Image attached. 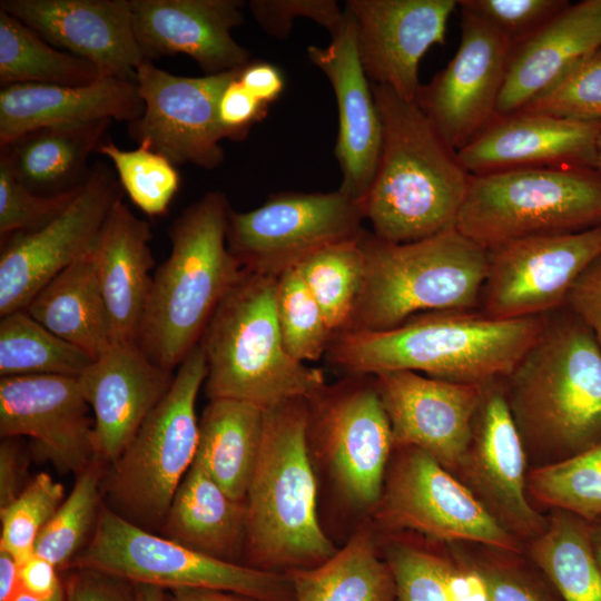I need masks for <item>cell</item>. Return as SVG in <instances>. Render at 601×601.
<instances>
[{
	"instance_id": "cell-49",
	"label": "cell",
	"mask_w": 601,
	"mask_h": 601,
	"mask_svg": "<svg viewBox=\"0 0 601 601\" xmlns=\"http://www.w3.org/2000/svg\"><path fill=\"white\" fill-rule=\"evenodd\" d=\"M249 10L257 23L269 35L285 38L295 18H309L333 33L344 12L334 0H252Z\"/></svg>"
},
{
	"instance_id": "cell-31",
	"label": "cell",
	"mask_w": 601,
	"mask_h": 601,
	"mask_svg": "<svg viewBox=\"0 0 601 601\" xmlns=\"http://www.w3.org/2000/svg\"><path fill=\"white\" fill-rule=\"evenodd\" d=\"M112 120L42 127L0 147L17 178L31 191L56 196L79 187L87 161Z\"/></svg>"
},
{
	"instance_id": "cell-56",
	"label": "cell",
	"mask_w": 601,
	"mask_h": 601,
	"mask_svg": "<svg viewBox=\"0 0 601 601\" xmlns=\"http://www.w3.org/2000/svg\"><path fill=\"white\" fill-rule=\"evenodd\" d=\"M164 601H259L257 599L240 593L205 589V588H180L167 590Z\"/></svg>"
},
{
	"instance_id": "cell-47",
	"label": "cell",
	"mask_w": 601,
	"mask_h": 601,
	"mask_svg": "<svg viewBox=\"0 0 601 601\" xmlns=\"http://www.w3.org/2000/svg\"><path fill=\"white\" fill-rule=\"evenodd\" d=\"M79 187L56 196L38 195L17 178L7 155L0 150L1 238L46 226L67 208Z\"/></svg>"
},
{
	"instance_id": "cell-38",
	"label": "cell",
	"mask_w": 601,
	"mask_h": 601,
	"mask_svg": "<svg viewBox=\"0 0 601 601\" xmlns=\"http://www.w3.org/2000/svg\"><path fill=\"white\" fill-rule=\"evenodd\" d=\"M363 233L317 249L294 266L334 335L347 327L364 283Z\"/></svg>"
},
{
	"instance_id": "cell-46",
	"label": "cell",
	"mask_w": 601,
	"mask_h": 601,
	"mask_svg": "<svg viewBox=\"0 0 601 601\" xmlns=\"http://www.w3.org/2000/svg\"><path fill=\"white\" fill-rule=\"evenodd\" d=\"M477 577L485 601H562L542 575L514 560L496 554L456 552Z\"/></svg>"
},
{
	"instance_id": "cell-4",
	"label": "cell",
	"mask_w": 601,
	"mask_h": 601,
	"mask_svg": "<svg viewBox=\"0 0 601 601\" xmlns=\"http://www.w3.org/2000/svg\"><path fill=\"white\" fill-rule=\"evenodd\" d=\"M231 207L224 193L208 191L169 227L170 253L152 276L136 343L173 373L196 347L214 312L243 267L227 246Z\"/></svg>"
},
{
	"instance_id": "cell-61",
	"label": "cell",
	"mask_w": 601,
	"mask_h": 601,
	"mask_svg": "<svg viewBox=\"0 0 601 601\" xmlns=\"http://www.w3.org/2000/svg\"><path fill=\"white\" fill-rule=\"evenodd\" d=\"M594 168L601 173V132L597 140V154H595Z\"/></svg>"
},
{
	"instance_id": "cell-2",
	"label": "cell",
	"mask_w": 601,
	"mask_h": 601,
	"mask_svg": "<svg viewBox=\"0 0 601 601\" xmlns=\"http://www.w3.org/2000/svg\"><path fill=\"white\" fill-rule=\"evenodd\" d=\"M503 384L526 453L543 464L601 441V351L564 306L544 315L538 338Z\"/></svg>"
},
{
	"instance_id": "cell-14",
	"label": "cell",
	"mask_w": 601,
	"mask_h": 601,
	"mask_svg": "<svg viewBox=\"0 0 601 601\" xmlns=\"http://www.w3.org/2000/svg\"><path fill=\"white\" fill-rule=\"evenodd\" d=\"M122 187L97 161L67 208L46 226L4 238L0 254V316L26 309L53 277L96 244Z\"/></svg>"
},
{
	"instance_id": "cell-43",
	"label": "cell",
	"mask_w": 601,
	"mask_h": 601,
	"mask_svg": "<svg viewBox=\"0 0 601 601\" xmlns=\"http://www.w3.org/2000/svg\"><path fill=\"white\" fill-rule=\"evenodd\" d=\"M97 151L110 159L122 189L141 211L150 217L166 214L180 185L173 162L146 147L125 150L111 140Z\"/></svg>"
},
{
	"instance_id": "cell-39",
	"label": "cell",
	"mask_w": 601,
	"mask_h": 601,
	"mask_svg": "<svg viewBox=\"0 0 601 601\" xmlns=\"http://www.w3.org/2000/svg\"><path fill=\"white\" fill-rule=\"evenodd\" d=\"M385 561L394 580V601H485L476 574L455 555L446 559L394 544Z\"/></svg>"
},
{
	"instance_id": "cell-58",
	"label": "cell",
	"mask_w": 601,
	"mask_h": 601,
	"mask_svg": "<svg viewBox=\"0 0 601 601\" xmlns=\"http://www.w3.org/2000/svg\"><path fill=\"white\" fill-rule=\"evenodd\" d=\"M166 591L149 584H136L137 601H164Z\"/></svg>"
},
{
	"instance_id": "cell-15",
	"label": "cell",
	"mask_w": 601,
	"mask_h": 601,
	"mask_svg": "<svg viewBox=\"0 0 601 601\" xmlns=\"http://www.w3.org/2000/svg\"><path fill=\"white\" fill-rule=\"evenodd\" d=\"M487 250L481 314L495 319L543 316L564 306L573 283L601 255V225L519 238Z\"/></svg>"
},
{
	"instance_id": "cell-33",
	"label": "cell",
	"mask_w": 601,
	"mask_h": 601,
	"mask_svg": "<svg viewBox=\"0 0 601 601\" xmlns=\"http://www.w3.org/2000/svg\"><path fill=\"white\" fill-rule=\"evenodd\" d=\"M264 408L242 400H209L198 425L197 463L230 497L245 501L263 436Z\"/></svg>"
},
{
	"instance_id": "cell-13",
	"label": "cell",
	"mask_w": 601,
	"mask_h": 601,
	"mask_svg": "<svg viewBox=\"0 0 601 601\" xmlns=\"http://www.w3.org/2000/svg\"><path fill=\"white\" fill-rule=\"evenodd\" d=\"M308 403V437L318 445L342 495L375 510L394 449L373 376H347Z\"/></svg>"
},
{
	"instance_id": "cell-53",
	"label": "cell",
	"mask_w": 601,
	"mask_h": 601,
	"mask_svg": "<svg viewBox=\"0 0 601 601\" xmlns=\"http://www.w3.org/2000/svg\"><path fill=\"white\" fill-rule=\"evenodd\" d=\"M18 437H3L0 444V509L13 502L30 480L27 459Z\"/></svg>"
},
{
	"instance_id": "cell-57",
	"label": "cell",
	"mask_w": 601,
	"mask_h": 601,
	"mask_svg": "<svg viewBox=\"0 0 601 601\" xmlns=\"http://www.w3.org/2000/svg\"><path fill=\"white\" fill-rule=\"evenodd\" d=\"M21 591L19 562L11 553L0 550V601H11Z\"/></svg>"
},
{
	"instance_id": "cell-20",
	"label": "cell",
	"mask_w": 601,
	"mask_h": 601,
	"mask_svg": "<svg viewBox=\"0 0 601 601\" xmlns=\"http://www.w3.org/2000/svg\"><path fill=\"white\" fill-rule=\"evenodd\" d=\"M373 381L391 424L394 447L418 449L455 474L485 385L410 371L381 373Z\"/></svg>"
},
{
	"instance_id": "cell-55",
	"label": "cell",
	"mask_w": 601,
	"mask_h": 601,
	"mask_svg": "<svg viewBox=\"0 0 601 601\" xmlns=\"http://www.w3.org/2000/svg\"><path fill=\"white\" fill-rule=\"evenodd\" d=\"M22 591L47 599L61 590L60 571L48 560L32 554L19 564Z\"/></svg>"
},
{
	"instance_id": "cell-44",
	"label": "cell",
	"mask_w": 601,
	"mask_h": 601,
	"mask_svg": "<svg viewBox=\"0 0 601 601\" xmlns=\"http://www.w3.org/2000/svg\"><path fill=\"white\" fill-rule=\"evenodd\" d=\"M65 487L48 473L30 479L20 495L0 509V550L22 563L33 554L36 541L63 502Z\"/></svg>"
},
{
	"instance_id": "cell-8",
	"label": "cell",
	"mask_w": 601,
	"mask_h": 601,
	"mask_svg": "<svg viewBox=\"0 0 601 601\" xmlns=\"http://www.w3.org/2000/svg\"><path fill=\"white\" fill-rule=\"evenodd\" d=\"M207 376L200 344L177 367L171 386L102 480L106 505L151 531L160 529L197 451L196 400Z\"/></svg>"
},
{
	"instance_id": "cell-32",
	"label": "cell",
	"mask_w": 601,
	"mask_h": 601,
	"mask_svg": "<svg viewBox=\"0 0 601 601\" xmlns=\"http://www.w3.org/2000/svg\"><path fill=\"white\" fill-rule=\"evenodd\" d=\"M26 311L55 335L93 359L112 344L93 247L42 287Z\"/></svg>"
},
{
	"instance_id": "cell-37",
	"label": "cell",
	"mask_w": 601,
	"mask_h": 601,
	"mask_svg": "<svg viewBox=\"0 0 601 601\" xmlns=\"http://www.w3.org/2000/svg\"><path fill=\"white\" fill-rule=\"evenodd\" d=\"M87 353L55 335L26 309L1 316L0 375L79 377L92 363Z\"/></svg>"
},
{
	"instance_id": "cell-34",
	"label": "cell",
	"mask_w": 601,
	"mask_h": 601,
	"mask_svg": "<svg viewBox=\"0 0 601 601\" xmlns=\"http://www.w3.org/2000/svg\"><path fill=\"white\" fill-rule=\"evenodd\" d=\"M294 601H394L395 585L367 529L324 563L286 571Z\"/></svg>"
},
{
	"instance_id": "cell-5",
	"label": "cell",
	"mask_w": 601,
	"mask_h": 601,
	"mask_svg": "<svg viewBox=\"0 0 601 601\" xmlns=\"http://www.w3.org/2000/svg\"><path fill=\"white\" fill-rule=\"evenodd\" d=\"M245 506V541L257 569L313 568L337 552L317 519L306 400L264 410L262 443Z\"/></svg>"
},
{
	"instance_id": "cell-21",
	"label": "cell",
	"mask_w": 601,
	"mask_h": 601,
	"mask_svg": "<svg viewBox=\"0 0 601 601\" xmlns=\"http://www.w3.org/2000/svg\"><path fill=\"white\" fill-rule=\"evenodd\" d=\"M457 7L455 0L346 1L368 80L415 102L422 86L420 61L432 46L444 42L447 21Z\"/></svg>"
},
{
	"instance_id": "cell-1",
	"label": "cell",
	"mask_w": 601,
	"mask_h": 601,
	"mask_svg": "<svg viewBox=\"0 0 601 601\" xmlns=\"http://www.w3.org/2000/svg\"><path fill=\"white\" fill-rule=\"evenodd\" d=\"M543 323L544 315L495 319L474 312H430L391 329L337 333L325 357L346 376L410 371L486 385L512 372Z\"/></svg>"
},
{
	"instance_id": "cell-54",
	"label": "cell",
	"mask_w": 601,
	"mask_h": 601,
	"mask_svg": "<svg viewBox=\"0 0 601 601\" xmlns=\"http://www.w3.org/2000/svg\"><path fill=\"white\" fill-rule=\"evenodd\" d=\"M238 81L266 106L278 99L285 85L284 77L276 66L252 60L240 69Z\"/></svg>"
},
{
	"instance_id": "cell-60",
	"label": "cell",
	"mask_w": 601,
	"mask_h": 601,
	"mask_svg": "<svg viewBox=\"0 0 601 601\" xmlns=\"http://www.w3.org/2000/svg\"><path fill=\"white\" fill-rule=\"evenodd\" d=\"M11 601H63L62 597V588L61 590L56 593L55 595L47 598V599H40L37 597H33L24 591H21L16 598H13Z\"/></svg>"
},
{
	"instance_id": "cell-28",
	"label": "cell",
	"mask_w": 601,
	"mask_h": 601,
	"mask_svg": "<svg viewBox=\"0 0 601 601\" xmlns=\"http://www.w3.org/2000/svg\"><path fill=\"white\" fill-rule=\"evenodd\" d=\"M601 48V0L569 3L513 45L497 116L521 110L578 61Z\"/></svg>"
},
{
	"instance_id": "cell-48",
	"label": "cell",
	"mask_w": 601,
	"mask_h": 601,
	"mask_svg": "<svg viewBox=\"0 0 601 601\" xmlns=\"http://www.w3.org/2000/svg\"><path fill=\"white\" fill-rule=\"evenodd\" d=\"M467 11L509 38L513 45L524 40L569 2L565 0H462Z\"/></svg>"
},
{
	"instance_id": "cell-16",
	"label": "cell",
	"mask_w": 601,
	"mask_h": 601,
	"mask_svg": "<svg viewBox=\"0 0 601 601\" xmlns=\"http://www.w3.org/2000/svg\"><path fill=\"white\" fill-rule=\"evenodd\" d=\"M239 71L187 77L145 60L136 70L144 111L128 124L129 138L175 166L219 167L225 159L220 141L226 138L218 121V101Z\"/></svg>"
},
{
	"instance_id": "cell-51",
	"label": "cell",
	"mask_w": 601,
	"mask_h": 601,
	"mask_svg": "<svg viewBox=\"0 0 601 601\" xmlns=\"http://www.w3.org/2000/svg\"><path fill=\"white\" fill-rule=\"evenodd\" d=\"M217 114L225 138L239 140L247 137L255 122L265 118L267 106L249 93L237 76L220 95Z\"/></svg>"
},
{
	"instance_id": "cell-9",
	"label": "cell",
	"mask_w": 601,
	"mask_h": 601,
	"mask_svg": "<svg viewBox=\"0 0 601 601\" xmlns=\"http://www.w3.org/2000/svg\"><path fill=\"white\" fill-rule=\"evenodd\" d=\"M601 225V173L522 168L471 175L456 229L491 249L503 243Z\"/></svg>"
},
{
	"instance_id": "cell-26",
	"label": "cell",
	"mask_w": 601,
	"mask_h": 601,
	"mask_svg": "<svg viewBox=\"0 0 601 601\" xmlns=\"http://www.w3.org/2000/svg\"><path fill=\"white\" fill-rule=\"evenodd\" d=\"M600 132L601 122L514 112L499 116L457 156L470 175L522 168H594Z\"/></svg>"
},
{
	"instance_id": "cell-36",
	"label": "cell",
	"mask_w": 601,
	"mask_h": 601,
	"mask_svg": "<svg viewBox=\"0 0 601 601\" xmlns=\"http://www.w3.org/2000/svg\"><path fill=\"white\" fill-rule=\"evenodd\" d=\"M105 77L90 61L56 49L17 18L0 10V85L85 86Z\"/></svg>"
},
{
	"instance_id": "cell-45",
	"label": "cell",
	"mask_w": 601,
	"mask_h": 601,
	"mask_svg": "<svg viewBox=\"0 0 601 601\" xmlns=\"http://www.w3.org/2000/svg\"><path fill=\"white\" fill-rule=\"evenodd\" d=\"M518 112L601 122V53L578 61Z\"/></svg>"
},
{
	"instance_id": "cell-24",
	"label": "cell",
	"mask_w": 601,
	"mask_h": 601,
	"mask_svg": "<svg viewBox=\"0 0 601 601\" xmlns=\"http://www.w3.org/2000/svg\"><path fill=\"white\" fill-rule=\"evenodd\" d=\"M238 0H130L137 42L147 60L186 55L205 75L238 70L250 61L231 30L244 22Z\"/></svg>"
},
{
	"instance_id": "cell-40",
	"label": "cell",
	"mask_w": 601,
	"mask_h": 601,
	"mask_svg": "<svg viewBox=\"0 0 601 601\" xmlns=\"http://www.w3.org/2000/svg\"><path fill=\"white\" fill-rule=\"evenodd\" d=\"M107 465L100 460L76 476L70 493L40 532L33 554L61 572L92 535L104 504L102 480Z\"/></svg>"
},
{
	"instance_id": "cell-25",
	"label": "cell",
	"mask_w": 601,
	"mask_h": 601,
	"mask_svg": "<svg viewBox=\"0 0 601 601\" xmlns=\"http://www.w3.org/2000/svg\"><path fill=\"white\" fill-rule=\"evenodd\" d=\"M78 378L93 413L98 459L109 465L167 394L174 374L154 364L136 342H128L112 343Z\"/></svg>"
},
{
	"instance_id": "cell-10",
	"label": "cell",
	"mask_w": 601,
	"mask_h": 601,
	"mask_svg": "<svg viewBox=\"0 0 601 601\" xmlns=\"http://www.w3.org/2000/svg\"><path fill=\"white\" fill-rule=\"evenodd\" d=\"M73 566L100 570L165 591L216 589L259 601H286L293 595L286 574L195 551L128 521L105 503L91 538L67 569Z\"/></svg>"
},
{
	"instance_id": "cell-30",
	"label": "cell",
	"mask_w": 601,
	"mask_h": 601,
	"mask_svg": "<svg viewBox=\"0 0 601 601\" xmlns=\"http://www.w3.org/2000/svg\"><path fill=\"white\" fill-rule=\"evenodd\" d=\"M245 528V501L230 497L193 462L159 530L161 535L195 551L235 562Z\"/></svg>"
},
{
	"instance_id": "cell-50",
	"label": "cell",
	"mask_w": 601,
	"mask_h": 601,
	"mask_svg": "<svg viewBox=\"0 0 601 601\" xmlns=\"http://www.w3.org/2000/svg\"><path fill=\"white\" fill-rule=\"evenodd\" d=\"M60 577L63 601H137L136 584L115 574L73 566Z\"/></svg>"
},
{
	"instance_id": "cell-62",
	"label": "cell",
	"mask_w": 601,
	"mask_h": 601,
	"mask_svg": "<svg viewBox=\"0 0 601 601\" xmlns=\"http://www.w3.org/2000/svg\"><path fill=\"white\" fill-rule=\"evenodd\" d=\"M597 52L601 53V48Z\"/></svg>"
},
{
	"instance_id": "cell-52",
	"label": "cell",
	"mask_w": 601,
	"mask_h": 601,
	"mask_svg": "<svg viewBox=\"0 0 601 601\" xmlns=\"http://www.w3.org/2000/svg\"><path fill=\"white\" fill-rule=\"evenodd\" d=\"M564 307L590 329L601 351V255L573 283Z\"/></svg>"
},
{
	"instance_id": "cell-6",
	"label": "cell",
	"mask_w": 601,
	"mask_h": 601,
	"mask_svg": "<svg viewBox=\"0 0 601 601\" xmlns=\"http://www.w3.org/2000/svg\"><path fill=\"white\" fill-rule=\"evenodd\" d=\"M277 276L243 274L214 312L200 338L209 400L234 398L268 408L312 401L327 387L318 368L286 349L276 314Z\"/></svg>"
},
{
	"instance_id": "cell-42",
	"label": "cell",
	"mask_w": 601,
	"mask_h": 601,
	"mask_svg": "<svg viewBox=\"0 0 601 601\" xmlns=\"http://www.w3.org/2000/svg\"><path fill=\"white\" fill-rule=\"evenodd\" d=\"M276 314L285 347L296 361L326 354L334 333L296 267L277 276Z\"/></svg>"
},
{
	"instance_id": "cell-23",
	"label": "cell",
	"mask_w": 601,
	"mask_h": 601,
	"mask_svg": "<svg viewBox=\"0 0 601 601\" xmlns=\"http://www.w3.org/2000/svg\"><path fill=\"white\" fill-rule=\"evenodd\" d=\"M331 37L326 47L309 46L307 53L328 78L337 100L335 156L343 176L338 190L363 204L380 158L382 122L359 59L355 22L346 9Z\"/></svg>"
},
{
	"instance_id": "cell-41",
	"label": "cell",
	"mask_w": 601,
	"mask_h": 601,
	"mask_svg": "<svg viewBox=\"0 0 601 601\" xmlns=\"http://www.w3.org/2000/svg\"><path fill=\"white\" fill-rule=\"evenodd\" d=\"M535 501L587 522L601 518V441L568 459L528 472Z\"/></svg>"
},
{
	"instance_id": "cell-35",
	"label": "cell",
	"mask_w": 601,
	"mask_h": 601,
	"mask_svg": "<svg viewBox=\"0 0 601 601\" xmlns=\"http://www.w3.org/2000/svg\"><path fill=\"white\" fill-rule=\"evenodd\" d=\"M529 555L562 601H601V569L589 522L555 510L544 531L530 541Z\"/></svg>"
},
{
	"instance_id": "cell-7",
	"label": "cell",
	"mask_w": 601,
	"mask_h": 601,
	"mask_svg": "<svg viewBox=\"0 0 601 601\" xmlns=\"http://www.w3.org/2000/svg\"><path fill=\"white\" fill-rule=\"evenodd\" d=\"M361 244L364 283L343 332L385 331L424 313L480 307L489 250L456 228L403 244L364 231Z\"/></svg>"
},
{
	"instance_id": "cell-12",
	"label": "cell",
	"mask_w": 601,
	"mask_h": 601,
	"mask_svg": "<svg viewBox=\"0 0 601 601\" xmlns=\"http://www.w3.org/2000/svg\"><path fill=\"white\" fill-rule=\"evenodd\" d=\"M397 450L374 510L383 526L411 530L443 542H472L506 554L520 553V541L453 473L418 449Z\"/></svg>"
},
{
	"instance_id": "cell-11",
	"label": "cell",
	"mask_w": 601,
	"mask_h": 601,
	"mask_svg": "<svg viewBox=\"0 0 601 601\" xmlns=\"http://www.w3.org/2000/svg\"><path fill=\"white\" fill-rule=\"evenodd\" d=\"M363 204L341 190L284 191L245 213L229 209L226 239L244 269L278 276L327 245L358 237Z\"/></svg>"
},
{
	"instance_id": "cell-19",
	"label": "cell",
	"mask_w": 601,
	"mask_h": 601,
	"mask_svg": "<svg viewBox=\"0 0 601 601\" xmlns=\"http://www.w3.org/2000/svg\"><path fill=\"white\" fill-rule=\"evenodd\" d=\"M78 377L9 376L0 380V435L27 436L33 454L76 476L98 461L93 420Z\"/></svg>"
},
{
	"instance_id": "cell-18",
	"label": "cell",
	"mask_w": 601,
	"mask_h": 601,
	"mask_svg": "<svg viewBox=\"0 0 601 601\" xmlns=\"http://www.w3.org/2000/svg\"><path fill=\"white\" fill-rule=\"evenodd\" d=\"M528 453L506 401L503 380L486 384L467 449L454 474L490 515L520 542L532 541L548 518L528 499Z\"/></svg>"
},
{
	"instance_id": "cell-22",
	"label": "cell",
	"mask_w": 601,
	"mask_h": 601,
	"mask_svg": "<svg viewBox=\"0 0 601 601\" xmlns=\"http://www.w3.org/2000/svg\"><path fill=\"white\" fill-rule=\"evenodd\" d=\"M17 18L53 47L93 63L105 77L136 81L147 60L134 30L130 0H1Z\"/></svg>"
},
{
	"instance_id": "cell-29",
	"label": "cell",
	"mask_w": 601,
	"mask_h": 601,
	"mask_svg": "<svg viewBox=\"0 0 601 601\" xmlns=\"http://www.w3.org/2000/svg\"><path fill=\"white\" fill-rule=\"evenodd\" d=\"M149 223L119 199L93 246L96 273L107 307L112 343L136 342L146 309L155 260Z\"/></svg>"
},
{
	"instance_id": "cell-17",
	"label": "cell",
	"mask_w": 601,
	"mask_h": 601,
	"mask_svg": "<svg viewBox=\"0 0 601 601\" xmlns=\"http://www.w3.org/2000/svg\"><path fill=\"white\" fill-rule=\"evenodd\" d=\"M513 43L479 17L461 10V38L454 57L427 85L415 104L456 152L499 116Z\"/></svg>"
},
{
	"instance_id": "cell-3",
	"label": "cell",
	"mask_w": 601,
	"mask_h": 601,
	"mask_svg": "<svg viewBox=\"0 0 601 601\" xmlns=\"http://www.w3.org/2000/svg\"><path fill=\"white\" fill-rule=\"evenodd\" d=\"M372 90L382 122L376 171L363 201L382 240H421L456 228L471 175L415 102Z\"/></svg>"
},
{
	"instance_id": "cell-59",
	"label": "cell",
	"mask_w": 601,
	"mask_h": 601,
	"mask_svg": "<svg viewBox=\"0 0 601 601\" xmlns=\"http://www.w3.org/2000/svg\"><path fill=\"white\" fill-rule=\"evenodd\" d=\"M589 534L595 560L601 569V518L589 522Z\"/></svg>"
},
{
	"instance_id": "cell-27",
	"label": "cell",
	"mask_w": 601,
	"mask_h": 601,
	"mask_svg": "<svg viewBox=\"0 0 601 601\" xmlns=\"http://www.w3.org/2000/svg\"><path fill=\"white\" fill-rule=\"evenodd\" d=\"M142 111L136 81L116 77L85 86L8 85L0 90V147L42 127L101 119L129 124Z\"/></svg>"
}]
</instances>
